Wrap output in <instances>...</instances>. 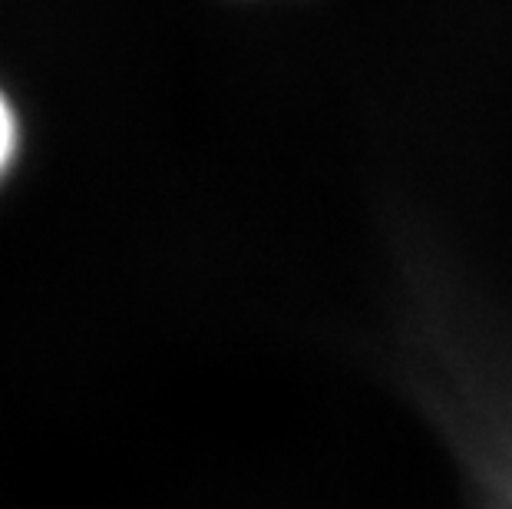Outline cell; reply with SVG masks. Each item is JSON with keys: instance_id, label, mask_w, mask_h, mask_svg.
Listing matches in <instances>:
<instances>
[{"instance_id": "cell-1", "label": "cell", "mask_w": 512, "mask_h": 509, "mask_svg": "<svg viewBox=\"0 0 512 509\" xmlns=\"http://www.w3.org/2000/svg\"><path fill=\"white\" fill-rule=\"evenodd\" d=\"M394 361L403 387L440 427L466 509H512V305L400 235Z\"/></svg>"}, {"instance_id": "cell-2", "label": "cell", "mask_w": 512, "mask_h": 509, "mask_svg": "<svg viewBox=\"0 0 512 509\" xmlns=\"http://www.w3.org/2000/svg\"><path fill=\"white\" fill-rule=\"evenodd\" d=\"M14 146H17V123H14V113H10L7 100L0 96V172L7 169L10 156H14Z\"/></svg>"}]
</instances>
